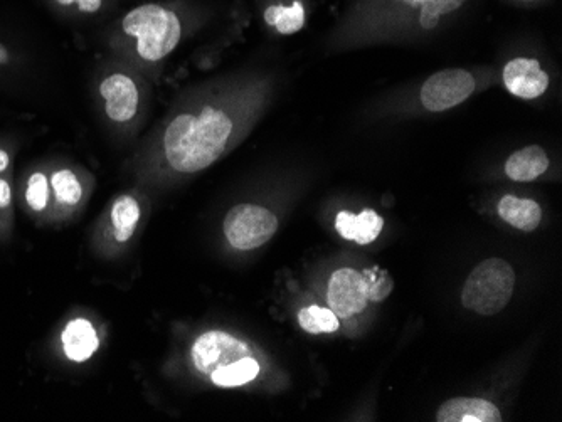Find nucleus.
<instances>
[{
  "mask_svg": "<svg viewBox=\"0 0 562 422\" xmlns=\"http://www.w3.org/2000/svg\"><path fill=\"white\" fill-rule=\"evenodd\" d=\"M268 85L239 81L206 91L172 111L137 162L142 182L199 174L231 152L265 108Z\"/></svg>",
  "mask_w": 562,
  "mask_h": 422,
  "instance_id": "f257e3e1",
  "label": "nucleus"
},
{
  "mask_svg": "<svg viewBox=\"0 0 562 422\" xmlns=\"http://www.w3.org/2000/svg\"><path fill=\"white\" fill-rule=\"evenodd\" d=\"M468 0H359L347 12L344 31L359 36L431 32Z\"/></svg>",
  "mask_w": 562,
  "mask_h": 422,
  "instance_id": "f03ea898",
  "label": "nucleus"
},
{
  "mask_svg": "<svg viewBox=\"0 0 562 422\" xmlns=\"http://www.w3.org/2000/svg\"><path fill=\"white\" fill-rule=\"evenodd\" d=\"M117 36L140 63L157 64L181 44L184 22L172 7L149 2L123 16Z\"/></svg>",
  "mask_w": 562,
  "mask_h": 422,
  "instance_id": "7ed1b4c3",
  "label": "nucleus"
},
{
  "mask_svg": "<svg viewBox=\"0 0 562 422\" xmlns=\"http://www.w3.org/2000/svg\"><path fill=\"white\" fill-rule=\"evenodd\" d=\"M514 286L515 271L505 259H485L465 281L463 306L482 317H492L509 305Z\"/></svg>",
  "mask_w": 562,
  "mask_h": 422,
  "instance_id": "20e7f679",
  "label": "nucleus"
},
{
  "mask_svg": "<svg viewBox=\"0 0 562 422\" xmlns=\"http://www.w3.org/2000/svg\"><path fill=\"white\" fill-rule=\"evenodd\" d=\"M224 236L234 249L253 251L278 231V217L258 204H238L224 217Z\"/></svg>",
  "mask_w": 562,
  "mask_h": 422,
  "instance_id": "39448f33",
  "label": "nucleus"
},
{
  "mask_svg": "<svg viewBox=\"0 0 562 422\" xmlns=\"http://www.w3.org/2000/svg\"><path fill=\"white\" fill-rule=\"evenodd\" d=\"M103 110L115 125H130L142 108V86L135 74L125 68H115L101 78L98 86Z\"/></svg>",
  "mask_w": 562,
  "mask_h": 422,
  "instance_id": "423d86ee",
  "label": "nucleus"
},
{
  "mask_svg": "<svg viewBox=\"0 0 562 422\" xmlns=\"http://www.w3.org/2000/svg\"><path fill=\"white\" fill-rule=\"evenodd\" d=\"M475 88L477 81L467 69H443L421 86L419 100L428 111L451 110L468 100Z\"/></svg>",
  "mask_w": 562,
  "mask_h": 422,
  "instance_id": "0eeeda50",
  "label": "nucleus"
},
{
  "mask_svg": "<svg viewBox=\"0 0 562 422\" xmlns=\"http://www.w3.org/2000/svg\"><path fill=\"white\" fill-rule=\"evenodd\" d=\"M246 355H251L248 343L223 330L202 333L191 349L192 365L206 377Z\"/></svg>",
  "mask_w": 562,
  "mask_h": 422,
  "instance_id": "6e6552de",
  "label": "nucleus"
},
{
  "mask_svg": "<svg viewBox=\"0 0 562 422\" xmlns=\"http://www.w3.org/2000/svg\"><path fill=\"white\" fill-rule=\"evenodd\" d=\"M330 310L340 318H350L366 310L367 286L364 276L352 268L335 271L327 288Z\"/></svg>",
  "mask_w": 562,
  "mask_h": 422,
  "instance_id": "1a4fd4ad",
  "label": "nucleus"
},
{
  "mask_svg": "<svg viewBox=\"0 0 562 422\" xmlns=\"http://www.w3.org/2000/svg\"><path fill=\"white\" fill-rule=\"evenodd\" d=\"M504 85L517 98L534 100L549 88V74L537 59L515 58L504 68Z\"/></svg>",
  "mask_w": 562,
  "mask_h": 422,
  "instance_id": "9d476101",
  "label": "nucleus"
},
{
  "mask_svg": "<svg viewBox=\"0 0 562 422\" xmlns=\"http://www.w3.org/2000/svg\"><path fill=\"white\" fill-rule=\"evenodd\" d=\"M438 422H500L499 407L478 397H456L441 404Z\"/></svg>",
  "mask_w": 562,
  "mask_h": 422,
  "instance_id": "9b49d317",
  "label": "nucleus"
},
{
  "mask_svg": "<svg viewBox=\"0 0 562 422\" xmlns=\"http://www.w3.org/2000/svg\"><path fill=\"white\" fill-rule=\"evenodd\" d=\"M61 342H63L64 355L76 364L88 362L100 347V338H98L96 328L93 327L90 320H85V318L71 320L64 327Z\"/></svg>",
  "mask_w": 562,
  "mask_h": 422,
  "instance_id": "f8f14e48",
  "label": "nucleus"
},
{
  "mask_svg": "<svg viewBox=\"0 0 562 422\" xmlns=\"http://www.w3.org/2000/svg\"><path fill=\"white\" fill-rule=\"evenodd\" d=\"M384 219L372 209H364L361 214H352L349 211H342L335 217V229L342 238L354 243L371 244L379 238Z\"/></svg>",
  "mask_w": 562,
  "mask_h": 422,
  "instance_id": "ddd939ff",
  "label": "nucleus"
},
{
  "mask_svg": "<svg viewBox=\"0 0 562 422\" xmlns=\"http://www.w3.org/2000/svg\"><path fill=\"white\" fill-rule=\"evenodd\" d=\"M549 169V157L539 145L520 148L510 155L505 164V174L514 182H532L546 174Z\"/></svg>",
  "mask_w": 562,
  "mask_h": 422,
  "instance_id": "4468645a",
  "label": "nucleus"
},
{
  "mask_svg": "<svg viewBox=\"0 0 562 422\" xmlns=\"http://www.w3.org/2000/svg\"><path fill=\"white\" fill-rule=\"evenodd\" d=\"M142 217L140 202L133 194H120L110 209V224L113 238L118 244H125L137 233L138 222Z\"/></svg>",
  "mask_w": 562,
  "mask_h": 422,
  "instance_id": "2eb2a0df",
  "label": "nucleus"
},
{
  "mask_svg": "<svg viewBox=\"0 0 562 422\" xmlns=\"http://www.w3.org/2000/svg\"><path fill=\"white\" fill-rule=\"evenodd\" d=\"M497 211L507 224L519 229V231H525V233L536 231L541 224V206L532 199H520V197L510 196L509 194V196L500 199Z\"/></svg>",
  "mask_w": 562,
  "mask_h": 422,
  "instance_id": "dca6fc26",
  "label": "nucleus"
},
{
  "mask_svg": "<svg viewBox=\"0 0 562 422\" xmlns=\"http://www.w3.org/2000/svg\"><path fill=\"white\" fill-rule=\"evenodd\" d=\"M263 19H265L266 26L275 29L278 34L292 36V34L302 31L307 22V12H305L302 0H293L290 6L273 4V6L266 7Z\"/></svg>",
  "mask_w": 562,
  "mask_h": 422,
  "instance_id": "f3484780",
  "label": "nucleus"
},
{
  "mask_svg": "<svg viewBox=\"0 0 562 422\" xmlns=\"http://www.w3.org/2000/svg\"><path fill=\"white\" fill-rule=\"evenodd\" d=\"M261 365L253 355H246L241 359L234 360L233 364L214 370L209 375V379L214 386L223 387V389H233V387L246 386L260 375Z\"/></svg>",
  "mask_w": 562,
  "mask_h": 422,
  "instance_id": "a211bd4d",
  "label": "nucleus"
},
{
  "mask_svg": "<svg viewBox=\"0 0 562 422\" xmlns=\"http://www.w3.org/2000/svg\"><path fill=\"white\" fill-rule=\"evenodd\" d=\"M51 192L59 206L76 207L85 197V185L75 170L58 169L49 177Z\"/></svg>",
  "mask_w": 562,
  "mask_h": 422,
  "instance_id": "6ab92c4d",
  "label": "nucleus"
},
{
  "mask_svg": "<svg viewBox=\"0 0 562 422\" xmlns=\"http://www.w3.org/2000/svg\"><path fill=\"white\" fill-rule=\"evenodd\" d=\"M298 325L307 333H334L339 330V317L330 308L312 305L298 312Z\"/></svg>",
  "mask_w": 562,
  "mask_h": 422,
  "instance_id": "aec40b11",
  "label": "nucleus"
},
{
  "mask_svg": "<svg viewBox=\"0 0 562 422\" xmlns=\"http://www.w3.org/2000/svg\"><path fill=\"white\" fill-rule=\"evenodd\" d=\"M49 197H51V184L49 177L43 172L32 174L27 180L26 202L34 212H41L48 207Z\"/></svg>",
  "mask_w": 562,
  "mask_h": 422,
  "instance_id": "412c9836",
  "label": "nucleus"
},
{
  "mask_svg": "<svg viewBox=\"0 0 562 422\" xmlns=\"http://www.w3.org/2000/svg\"><path fill=\"white\" fill-rule=\"evenodd\" d=\"M367 286V298L372 301L386 300L394 290V281L388 271L381 268H369L362 273Z\"/></svg>",
  "mask_w": 562,
  "mask_h": 422,
  "instance_id": "4be33fe9",
  "label": "nucleus"
},
{
  "mask_svg": "<svg viewBox=\"0 0 562 422\" xmlns=\"http://www.w3.org/2000/svg\"><path fill=\"white\" fill-rule=\"evenodd\" d=\"M54 2L78 14H98L107 4V0H54Z\"/></svg>",
  "mask_w": 562,
  "mask_h": 422,
  "instance_id": "5701e85b",
  "label": "nucleus"
},
{
  "mask_svg": "<svg viewBox=\"0 0 562 422\" xmlns=\"http://www.w3.org/2000/svg\"><path fill=\"white\" fill-rule=\"evenodd\" d=\"M12 202V190L9 182L4 179H0V209H7L11 206Z\"/></svg>",
  "mask_w": 562,
  "mask_h": 422,
  "instance_id": "b1692460",
  "label": "nucleus"
},
{
  "mask_svg": "<svg viewBox=\"0 0 562 422\" xmlns=\"http://www.w3.org/2000/svg\"><path fill=\"white\" fill-rule=\"evenodd\" d=\"M9 164H11V157H9V153L0 148V174H2V172H6Z\"/></svg>",
  "mask_w": 562,
  "mask_h": 422,
  "instance_id": "393cba45",
  "label": "nucleus"
},
{
  "mask_svg": "<svg viewBox=\"0 0 562 422\" xmlns=\"http://www.w3.org/2000/svg\"><path fill=\"white\" fill-rule=\"evenodd\" d=\"M525 2H532V0H525Z\"/></svg>",
  "mask_w": 562,
  "mask_h": 422,
  "instance_id": "a878e982",
  "label": "nucleus"
}]
</instances>
